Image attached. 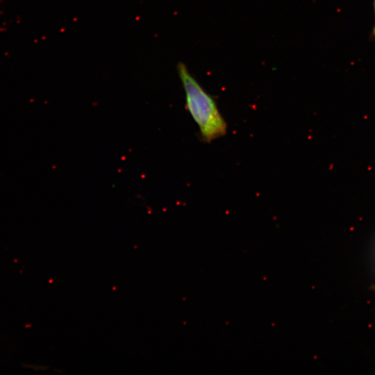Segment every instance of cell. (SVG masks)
I'll list each match as a JSON object with an SVG mask.
<instances>
[{
    "mask_svg": "<svg viewBox=\"0 0 375 375\" xmlns=\"http://www.w3.org/2000/svg\"><path fill=\"white\" fill-rule=\"evenodd\" d=\"M177 69L185 91L186 109L198 126L203 141L210 142L224 136L227 124L213 97L205 91L183 63H179Z\"/></svg>",
    "mask_w": 375,
    "mask_h": 375,
    "instance_id": "1",
    "label": "cell"
},
{
    "mask_svg": "<svg viewBox=\"0 0 375 375\" xmlns=\"http://www.w3.org/2000/svg\"><path fill=\"white\" fill-rule=\"evenodd\" d=\"M374 16H375V0H374ZM371 36L372 38L375 39V20H374V24L372 28Z\"/></svg>",
    "mask_w": 375,
    "mask_h": 375,
    "instance_id": "2",
    "label": "cell"
}]
</instances>
